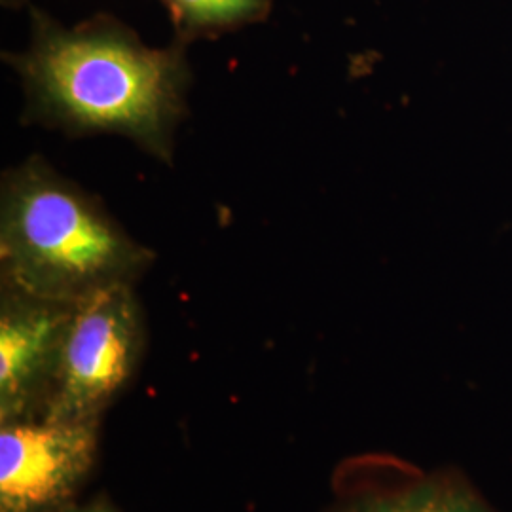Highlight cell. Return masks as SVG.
<instances>
[{"mask_svg": "<svg viewBox=\"0 0 512 512\" xmlns=\"http://www.w3.org/2000/svg\"><path fill=\"white\" fill-rule=\"evenodd\" d=\"M74 308L0 287V423L44 418Z\"/></svg>", "mask_w": 512, "mask_h": 512, "instance_id": "5", "label": "cell"}, {"mask_svg": "<svg viewBox=\"0 0 512 512\" xmlns=\"http://www.w3.org/2000/svg\"><path fill=\"white\" fill-rule=\"evenodd\" d=\"M4 8H12V10H18L29 4V0H0Z\"/></svg>", "mask_w": 512, "mask_h": 512, "instance_id": "9", "label": "cell"}, {"mask_svg": "<svg viewBox=\"0 0 512 512\" xmlns=\"http://www.w3.org/2000/svg\"><path fill=\"white\" fill-rule=\"evenodd\" d=\"M186 42L150 48L133 29L99 14L74 27L31 8V42L4 54L25 93V120L82 137H128L152 158L173 160L188 114Z\"/></svg>", "mask_w": 512, "mask_h": 512, "instance_id": "1", "label": "cell"}, {"mask_svg": "<svg viewBox=\"0 0 512 512\" xmlns=\"http://www.w3.org/2000/svg\"><path fill=\"white\" fill-rule=\"evenodd\" d=\"M274 0H162L179 40L219 37L268 18Z\"/></svg>", "mask_w": 512, "mask_h": 512, "instance_id": "6", "label": "cell"}, {"mask_svg": "<svg viewBox=\"0 0 512 512\" xmlns=\"http://www.w3.org/2000/svg\"><path fill=\"white\" fill-rule=\"evenodd\" d=\"M465 512H492L490 511V509H488V507H486V505H484V503H482V501H480V499H476L475 503H473V505H471V507H469V509H467V511Z\"/></svg>", "mask_w": 512, "mask_h": 512, "instance_id": "10", "label": "cell"}, {"mask_svg": "<svg viewBox=\"0 0 512 512\" xmlns=\"http://www.w3.org/2000/svg\"><path fill=\"white\" fill-rule=\"evenodd\" d=\"M99 420L0 423V512H63L97 456Z\"/></svg>", "mask_w": 512, "mask_h": 512, "instance_id": "4", "label": "cell"}, {"mask_svg": "<svg viewBox=\"0 0 512 512\" xmlns=\"http://www.w3.org/2000/svg\"><path fill=\"white\" fill-rule=\"evenodd\" d=\"M145 334L135 285H116L76 304L44 420H99L133 378Z\"/></svg>", "mask_w": 512, "mask_h": 512, "instance_id": "3", "label": "cell"}, {"mask_svg": "<svg viewBox=\"0 0 512 512\" xmlns=\"http://www.w3.org/2000/svg\"><path fill=\"white\" fill-rule=\"evenodd\" d=\"M476 499L461 482L431 478L399 494L366 499L346 512H465Z\"/></svg>", "mask_w": 512, "mask_h": 512, "instance_id": "7", "label": "cell"}, {"mask_svg": "<svg viewBox=\"0 0 512 512\" xmlns=\"http://www.w3.org/2000/svg\"><path fill=\"white\" fill-rule=\"evenodd\" d=\"M63 512H114V509L110 507L105 499H95L88 505H71L69 509H65Z\"/></svg>", "mask_w": 512, "mask_h": 512, "instance_id": "8", "label": "cell"}, {"mask_svg": "<svg viewBox=\"0 0 512 512\" xmlns=\"http://www.w3.org/2000/svg\"><path fill=\"white\" fill-rule=\"evenodd\" d=\"M97 196L42 156L10 167L0 184V287L80 304L135 285L154 264Z\"/></svg>", "mask_w": 512, "mask_h": 512, "instance_id": "2", "label": "cell"}]
</instances>
